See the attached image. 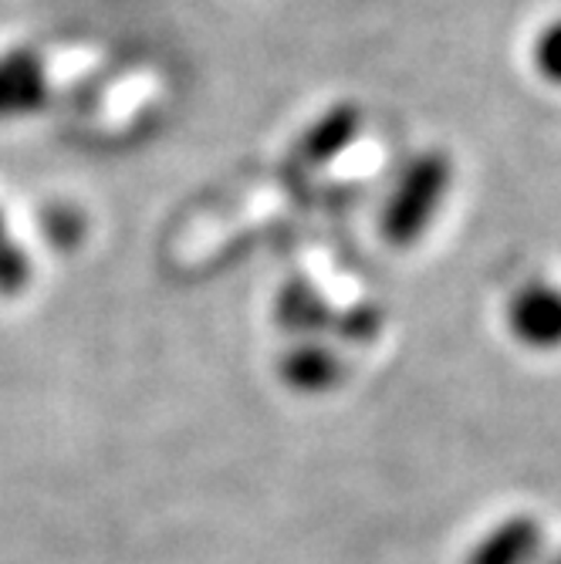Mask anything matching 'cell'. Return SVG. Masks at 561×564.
Wrapping results in <instances>:
<instances>
[{"instance_id":"obj_1","label":"cell","mask_w":561,"mask_h":564,"mask_svg":"<svg viewBox=\"0 0 561 564\" xmlns=\"http://www.w3.org/2000/svg\"><path fill=\"white\" fill-rule=\"evenodd\" d=\"M450 180L453 163L440 149L420 152L406 163L382 210V234L392 247H413L423 240L450 193Z\"/></svg>"},{"instance_id":"obj_2","label":"cell","mask_w":561,"mask_h":564,"mask_svg":"<svg viewBox=\"0 0 561 564\" xmlns=\"http://www.w3.org/2000/svg\"><path fill=\"white\" fill-rule=\"evenodd\" d=\"M511 338L531 351L561 348V288L548 281L521 284L504 307Z\"/></svg>"},{"instance_id":"obj_3","label":"cell","mask_w":561,"mask_h":564,"mask_svg":"<svg viewBox=\"0 0 561 564\" xmlns=\"http://www.w3.org/2000/svg\"><path fill=\"white\" fill-rule=\"evenodd\" d=\"M541 541V524L528 514H515L481 534L464 564H535Z\"/></svg>"},{"instance_id":"obj_4","label":"cell","mask_w":561,"mask_h":564,"mask_svg":"<svg viewBox=\"0 0 561 564\" xmlns=\"http://www.w3.org/2000/svg\"><path fill=\"white\" fill-rule=\"evenodd\" d=\"M47 78L44 65L31 51H8L0 55V122L31 116L44 106Z\"/></svg>"},{"instance_id":"obj_5","label":"cell","mask_w":561,"mask_h":564,"mask_svg":"<svg viewBox=\"0 0 561 564\" xmlns=\"http://www.w3.org/2000/svg\"><path fill=\"white\" fill-rule=\"evenodd\" d=\"M278 379L298 395H322L342 382V362L319 341H298L281 355Z\"/></svg>"},{"instance_id":"obj_6","label":"cell","mask_w":561,"mask_h":564,"mask_svg":"<svg viewBox=\"0 0 561 564\" xmlns=\"http://www.w3.org/2000/svg\"><path fill=\"white\" fill-rule=\"evenodd\" d=\"M363 116L355 106H335L328 109L309 132L301 139V156L312 163H325L335 152H342L355 135H359Z\"/></svg>"},{"instance_id":"obj_7","label":"cell","mask_w":561,"mask_h":564,"mask_svg":"<svg viewBox=\"0 0 561 564\" xmlns=\"http://www.w3.org/2000/svg\"><path fill=\"white\" fill-rule=\"evenodd\" d=\"M278 315L281 325L291 332H309L319 325V318L325 315V304L312 288H288L278 301Z\"/></svg>"},{"instance_id":"obj_8","label":"cell","mask_w":561,"mask_h":564,"mask_svg":"<svg viewBox=\"0 0 561 564\" xmlns=\"http://www.w3.org/2000/svg\"><path fill=\"white\" fill-rule=\"evenodd\" d=\"M531 58H535L538 75L548 85H558L561 88V18L538 31L535 47H531Z\"/></svg>"},{"instance_id":"obj_9","label":"cell","mask_w":561,"mask_h":564,"mask_svg":"<svg viewBox=\"0 0 561 564\" xmlns=\"http://www.w3.org/2000/svg\"><path fill=\"white\" fill-rule=\"evenodd\" d=\"M8 247V227H4V217H0V250Z\"/></svg>"}]
</instances>
